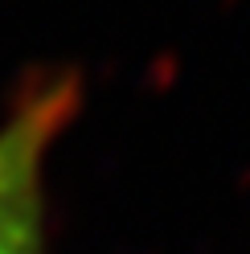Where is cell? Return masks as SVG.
I'll use <instances>...</instances> for the list:
<instances>
[{
	"label": "cell",
	"mask_w": 250,
	"mask_h": 254,
	"mask_svg": "<svg viewBox=\"0 0 250 254\" xmlns=\"http://www.w3.org/2000/svg\"><path fill=\"white\" fill-rule=\"evenodd\" d=\"M78 103L74 74H37L0 119V254H54L45 172Z\"/></svg>",
	"instance_id": "6da1fadb"
}]
</instances>
